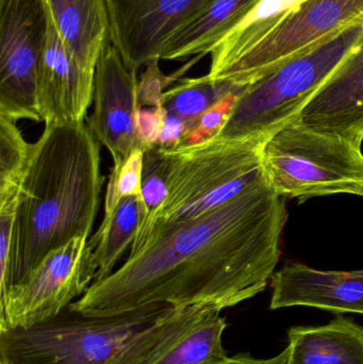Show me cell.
<instances>
[{
    "label": "cell",
    "mask_w": 363,
    "mask_h": 364,
    "mask_svg": "<svg viewBox=\"0 0 363 364\" xmlns=\"http://www.w3.org/2000/svg\"><path fill=\"white\" fill-rule=\"evenodd\" d=\"M287 218L286 198L264 177L212 211L136 237L127 261L70 307L90 316L234 307L272 280Z\"/></svg>",
    "instance_id": "6da1fadb"
},
{
    "label": "cell",
    "mask_w": 363,
    "mask_h": 364,
    "mask_svg": "<svg viewBox=\"0 0 363 364\" xmlns=\"http://www.w3.org/2000/svg\"><path fill=\"white\" fill-rule=\"evenodd\" d=\"M100 143L85 125L49 124L34 144L19 188L12 246L0 273V296L47 255L89 237L99 207Z\"/></svg>",
    "instance_id": "7a4b0ae2"
},
{
    "label": "cell",
    "mask_w": 363,
    "mask_h": 364,
    "mask_svg": "<svg viewBox=\"0 0 363 364\" xmlns=\"http://www.w3.org/2000/svg\"><path fill=\"white\" fill-rule=\"evenodd\" d=\"M170 306L117 316L70 307L28 328L0 331V364H153L170 344Z\"/></svg>",
    "instance_id": "3957f363"
},
{
    "label": "cell",
    "mask_w": 363,
    "mask_h": 364,
    "mask_svg": "<svg viewBox=\"0 0 363 364\" xmlns=\"http://www.w3.org/2000/svg\"><path fill=\"white\" fill-rule=\"evenodd\" d=\"M266 139L217 136L198 144L168 149V195L145 218L136 237L153 227L212 211L261 181L264 177L262 146Z\"/></svg>",
    "instance_id": "277c9868"
},
{
    "label": "cell",
    "mask_w": 363,
    "mask_h": 364,
    "mask_svg": "<svg viewBox=\"0 0 363 364\" xmlns=\"http://www.w3.org/2000/svg\"><path fill=\"white\" fill-rule=\"evenodd\" d=\"M363 42V18L315 50L246 85L219 138H268L293 121L341 62Z\"/></svg>",
    "instance_id": "5b68a950"
},
{
    "label": "cell",
    "mask_w": 363,
    "mask_h": 364,
    "mask_svg": "<svg viewBox=\"0 0 363 364\" xmlns=\"http://www.w3.org/2000/svg\"><path fill=\"white\" fill-rule=\"evenodd\" d=\"M264 178L283 198L351 194L363 197L362 147L315 132L298 119L269 136L262 146Z\"/></svg>",
    "instance_id": "8992f818"
},
{
    "label": "cell",
    "mask_w": 363,
    "mask_h": 364,
    "mask_svg": "<svg viewBox=\"0 0 363 364\" xmlns=\"http://www.w3.org/2000/svg\"><path fill=\"white\" fill-rule=\"evenodd\" d=\"M362 18L363 0H306L211 80L246 87L315 50Z\"/></svg>",
    "instance_id": "52a82bcc"
},
{
    "label": "cell",
    "mask_w": 363,
    "mask_h": 364,
    "mask_svg": "<svg viewBox=\"0 0 363 364\" xmlns=\"http://www.w3.org/2000/svg\"><path fill=\"white\" fill-rule=\"evenodd\" d=\"M87 237L51 252L21 284L0 296V331L28 328L61 314L95 279Z\"/></svg>",
    "instance_id": "ba28073f"
},
{
    "label": "cell",
    "mask_w": 363,
    "mask_h": 364,
    "mask_svg": "<svg viewBox=\"0 0 363 364\" xmlns=\"http://www.w3.org/2000/svg\"><path fill=\"white\" fill-rule=\"evenodd\" d=\"M46 34L44 0H0V117L42 122L36 79Z\"/></svg>",
    "instance_id": "9c48e42d"
},
{
    "label": "cell",
    "mask_w": 363,
    "mask_h": 364,
    "mask_svg": "<svg viewBox=\"0 0 363 364\" xmlns=\"http://www.w3.org/2000/svg\"><path fill=\"white\" fill-rule=\"evenodd\" d=\"M213 0H106L110 43L129 70L161 60L173 34Z\"/></svg>",
    "instance_id": "30bf717a"
},
{
    "label": "cell",
    "mask_w": 363,
    "mask_h": 364,
    "mask_svg": "<svg viewBox=\"0 0 363 364\" xmlns=\"http://www.w3.org/2000/svg\"><path fill=\"white\" fill-rule=\"evenodd\" d=\"M136 70H129L117 48L109 43L96 66L94 111L87 126L104 145L114 166L123 164L138 147L136 136L138 102Z\"/></svg>",
    "instance_id": "8fae6325"
},
{
    "label": "cell",
    "mask_w": 363,
    "mask_h": 364,
    "mask_svg": "<svg viewBox=\"0 0 363 364\" xmlns=\"http://www.w3.org/2000/svg\"><path fill=\"white\" fill-rule=\"evenodd\" d=\"M95 74L68 50L47 12V34L38 64L36 97L40 119L49 124L85 122L93 102Z\"/></svg>",
    "instance_id": "7c38bea8"
},
{
    "label": "cell",
    "mask_w": 363,
    "mask_h": 364,
    "mask_svg": "<svg viewBox=\"0 0 363 364\" xmlns=\"http://www.w3.org/2000/svg\"><path fill=\"white\" fill-rule=\"evenodd\" d=\"M315 132L363 142V42L315 92L296 117Z\"/></svg>",
    "instance_id": "4fadbf2b"
},
{
    "label": "cell",
    "mask_w": 363,
    "mask_h": 364,
    "mask_svg": "<svg viewBox=\"0 0 363 364\" xmlns=\"http://www.w3.org/2000/svg\"><path fill=\"white\" fill-rule=\"evenodd\" d=\"M270 308L304 306L337 314H363V269L321 271L288 262L272 277Z\"/></svg>",
    "instance_id": "5bb4252c"
},
{
    "label": "cell",
    "mask_w": 363,
    "mask_h": 364,
    "mask_svg": "<svg viewBox=\"0 0 363 364\" xmlns=\"http://www.w3.org/2000/svg\"><path fill=\"white\" fill-rule=\"evenodd\" d=\"M47 12L68 50L92 74L110 43L106 0H44Z\"/></svg>",
    "instance_id": "9a60e30c"
},
{
    "label": "cell",
    "mask_w": 363,
    "mask_h": 364,
    "mask_svg": "<svg viewBox=\"0 0 363 364\" xmlns=\"http://www.w3.org/2000/svg\"><path fill=\"white\" fill-rule=\"evenodd\" d=\"M259 0H213L196 13L166 43L161 60L210 55Z\"/></svg>",
    "instance_id": "2e32d148"
},
{
    "label": "cell",
    "mask_w": 363,
    "mask_h": 364,
    "mask_svg": "<svg viewBox=\"0 0 363 364\" xmlns=\"http://www.w3.org/2000/svg\"><path fill=\"white\" fill-rule=\"evenodd\" d=\"M287 364H363V327L339 316L320 327L288 333Z\"/></svg>",
    "instance_id": "e0dca14e"
},
{
    "label": "cell",
    "mask_w": 363,
    "mask_h": 364,
    "mask_svg": "<svg viewBox=\"0 0 363 364\" xmlns=\"http://www.w3.org/2000/svg\"><path fill=\"white\" fill-rule=\"evenodd\" d=\"M147 215L148 210L141 195L126 197L110 214L104 215L99 228L87 241L95 272L93 284L106 279L114 272L115 265L134 243Z\"/></svg>",
    "instance_id": "ac0fdd59"
},
{
    "label": "cell",
    "mask_w": 363,
    "mask_h": 364,
    "mask_svg": "<svg viewBox=\"0 0 363 364\" xmlns=\"http://www.w3.org/2000/svg\"><path fill=\"white\" fill-rule=\"evenodd\" d=\"M306 0H259L246 16L211 51L208 77L215 78L255 46Z\"/></svg>",
    "instance_id": "d6986e66"
},
{
    "label": "cell",
    "mask_w": 363,
    "mask_h": 364,
    "mask_svg": "<svg viewBox=\"0 0 363 364\" xmlns=\"http://www.w3.org/2000/svg\"><path fill=\"white\" fill-rule=\"evenodd\" d=\"M221 311L213 307L202 308L153 364H215L226 358L223 333L227 323Z\"/></svg>",
    "instance_id": "ffe728a7"
},
{
    "label": "cell",
    "mask_w": 363,
    "mask_h": 364,
    "mask_svg": "<svg viewBox=\"0 0 363 364\" xmlns=\"http://www.w3.org/2000/svg\"><path fill=\"white\" fill-rule=\"evenodd\" d=\"M241 87H237L229 82H215L208 75L183 79L175 87L166 90L161 106L168 114L180 119L189 132L215 102Z\"/></svg>",
    "instance_id": "44dd1931"
},
{
    "label": "cell",
    "mask_w": 363,
    "mask_h": 364,
    "mask_svg": "<svg viewBox=\"0 0 363 364\" xmlns=\"http://www.w3.org/2000/svg\"><path fill=\"white\" fill-rule=\"evenodd\" d=\"M30 151L16 123L0 117V201L18 197Z\"/></svg>",
    "instance_id": "7402d4cb"
},
{
    "label": "cell",
    "mask_w": 363,
    "mask_h": 364,
    "mask_svg": "<svg viewBox=\"0 0 363 364\" xmlns=\"http://www.w3.org/2000/svg\"><path fill=\"white\" fill-rule=\"evenodd\" d=\"M143 161L144 151L136 147L123 164L113 166L104 196V215L110 214L126 197L142 196Z\"/></svg>",
    "instance_id": "603a6c76"
},
{
    "label": "cell",
    "mask_w": 363,
    "mask_h": 364,
    "mask_svg": "<svg viewBox=\"0 0 363 364\" xmlns=\"http://www.w3.org/2000/svg\"><path fill=\"white\" fill-rule=\"evenodd\" d=\"M170 179L168 149L151 147L144 151L142 174V198L148 214L155 211L166 199Z\"/></svg>",
    "instance_id": "cb8c5ba5"
},
{
    "label": "cell",
    "mask_w": 363,
    "mask_h": 364,
    "mask_svg": "<svg viewBox=\"0 0 363 364\" xmlns=\"http://www.w3.org/2000/svg\"><path fill=\"white\" fill-rule=\"evenodd\" d=\"M244 87L230 92L210 107L188 132L181 145L198 144L217 138L227 124L237 98Z\"/></svg>",
    "instance_id": "d4e9b609"
},
{
    "label": "cell",
    "mask_w": 363,
    "mask_h": 364,
    "mask_svg": "<svg viewBox=\"0 0 363 364\" xmlns=\"http://www.w3.org/2000/svg\"><path fill=\"white\" fill-rule=\"evenodd\" d=\"M160 59L151 60L145 65V70L138 83V102L140 108L149 107L155 108L162 105L166 89L170 83L178 80L179 76L187 70L188 68L175 73L172 76H166L159 68ZM193 64V63H192ZM191 64V65H192ZM190 65V66H191Z\"/></svg>",
    "instance_id": "484cf974"
},
{
    "label": "cell",
    "mask_w": 363,
    "mask_h": 364,
    "mask_svg": "<svg viewBox=\"0 0 363 364\" xmlns=\"http://www.w3.org/2000/svg\"><path fill=\"white\" fill-rule=\"evenodd\" d=\"M166 112L163 106L143 109L136 113V136L138 147L143 151L158 146L166 124Z\"/></svg>",
    "instance_id": "4316f807"
},
{
    "label": "cell",
    "mask_w": 363,
    "mask_h": 364,
    "mask_svg": "<svg viewBox=\"0 0 363 364\" xmlns=\"http://www.w3.org/2000/svg\"><path fill=\"white\" fill-rule=\"evenodd\" d=\"M187 132V126L180 119L168 113L163 132L158 146L166 147V149L180 146Z\"/></svg>",
    "instance_id": "83f0119b"
},
{
    "label": "cell",
    "mask_w": 363,
    "mask_h": 364,
    "mask_svg": "<svg viewBox=\"0 0 363 364\" xmlns=\"http://www.w3.org/2000/svg\"><path fill=\"white\" fill-rule=\"evenodd\" d=\"M289 359V348H286L278 356L274 357L268 360H259V359L251 358L245 355H238L234 357H226L215 364H287Z\"/></svg>",
    "instance_id": "f1b7e54d"
}]
</instances>
